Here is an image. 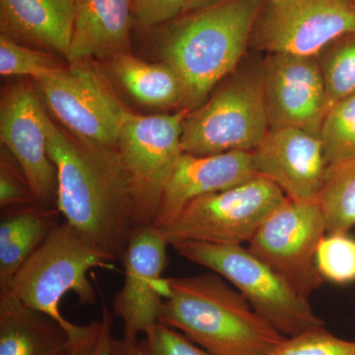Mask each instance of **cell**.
<instances>
[{
  "mask_svg": "<svg viewBox=\"0 0 355 355\" xmlns=\"http://www.w3.org/2000/svg\"><path fill=\"white\" fill-rule=\"evenodd\" d=\"M95 268L116 270L114 261L64 220L21 266L9 291L26 305L55 319L70 336L79 324L62 316L60 301L71 291L79 304H96L97 295L87 277Z\"/></svg>",
  "mask_w": 355,
  "mask_h": 355,
  "instance_id": "4",
  "label": "cell"
},
{
  "mask_svg": "<svg viewBox=\"0 0 355 355\" xmlns=\"http://www.w3.org/2000/svg\"><path fill=\"white\" fill-rule=\"evenodd\" d=\"M163 292L159 323L211 354L266 355L287 338L216 272L163 279Z\"/></svg>",
  "mask_w": 355,
  "mask_h": 355,
  "instance_id": "2",
  "label": "cell"
},
{
  "mask_svg": "<svg viewBox=\"0 0 355 355\" xmlns=\"http://www.w3.org/2000/svg\"><path fill=\"white\" fill-rule=\"evenodd\" d=\"M258 176L252 153L197 156L183 153L166 184L153 226L168 225L196 198L227 190Z\"/></svg>",
  "mask_w": 355,
  "mask_h": 355,
  "instance_id": "16",
  "label": "cell"
},
{
  "mask_svg": "<svg viewBox=\"0 0 355 355\" xmlns=\"http://www.w3.org/2000/svg\"><path fill=\"white\" fill-rule=\"evenodd\" d=\"M46 116L31 87L12 86L1 100L0 139L24 173L36 202L58 209V173L48 153Z\"/></svg>",
  "mask_w": 355,
  "mask_h": 355,
  "instance_id": "14",
  "label": "cell"
},
{
  "mask_svg": "<svg viewBox=\"0 0 355 355\" xmlns=\"http://www.w3.org/2000/svg\"><path fill=\"white\" fill-rule=\"evenodd\" d=\"M355 30V6L347 0H263L251 41L268 53L317 57Z\"/></svg>",
  "mask_w": 355,
  "mask_h": 355,
  "instance_id": "11",
  "label": "cell"
},
{
  "mask_svg": "<svg viewBox=\"0 0 355 355\" xmlns=\"http://www.w3.org/2000/svg\"><path fill=\"white\" fill-rule=\"evenodd\" d=\"M180 256L221 275L279 333L291 338L324 326L307 298L243 245L182 242L173 245Z\"/></svg>",
  "mask_w": 355,
  "mask_h": 355,
  "instance_id": "5",
  "label": "cell"
},
{
  "mask_svg": "<svg viewBox=\"0 0 355 355\" xmlns=\"http://www.w3.org/2000/svg\"><path fill=\"white\" fill-rule=\"evenodd\" d=\"M326 233V220L318 200L288 198L266 219L248 248L299 295L308 299L323 284L316 253Z\"/></svg>",
  "mask_w": 355,
  "mask_h": 355,
  "instance_id": "10",
  "label": "cell"
},
{
  "mask_svg": "<svg viewBox=\"0 0 355 355\" xmlns=\"http://www.w3.org/2000/svg\"><path fill=\"white\" fill-rule=\"evenodd\" d=\"M135 24L132 0H76L69 64L125 53Z\"/></svg>",
  "mask_w": 355,
  "mask_h": 355,
  "instance_id": "17",
  "label": "cell"
},
{
  "mask_svg": "<svg viewBox=\"0 0 355 355\" xmlns=\"http://www.w3.org/2000/svg\"><path fill=\"white\" fill-rule=\"evenodd\" d=\"M270 130L263 71L231 77L202 106L189 112L182 133L183 153L197 156L252 153Z\"/></svg>",
  "mask_w": 355,
  "mask_h": 355,
  "instance_id": "6",
  "label": "cell"
},
{
  "mask_svg": "<svg viewBox=\"0 0 355 355\" xmlns=\"http://www.w3.org/2000/svg\"><path fill=\"white\" fill-rule=\"evenodd\" d=\"M318 202L327 233H347L355 225V158L329 165Z\"/></svg>",
  "mask_w": 355,
  "mask_h": 355,
  "instance_id": "22",
  "label": "cell"
},
{
  "mask_svg": "<svg viewBox=\"0 0 355 355\" xmlns=\"http://www.w3.org/2000/svg\"><path fill=\"white\" fill-rule=\"evenodd\" d=\"M266 355H355V340H343L321 327L287 338Z\"/></svg>",
  "mask_w": 355,
  "mask_h": 355,
  "instance_id": "27",
  "label": "cell"
},
{
  "mask_svg": "<svg viewBox=\"0 0 355 355\" xmlns=\"http://www.w3.org/2000/svg\"><path fill=\"white\" fill-rule=\"evenodd\" d=\"M36 83L46 106L69 132L94 144L118 147L121 128L132 112L86 60L60 67Z\"/></svg>",
  "mask_w": 355,
  "mask_h": 355,
  "instance_id": "9",
  "label": "cell"
},
{
  "mask_svg": "<svg viewBox=\"0 0 355 355\" xmlns=\"http://www.w3.org/2000/svg\"><path fill=\"white\" fill-rule=\"evenodd\" d=\"M58 209L38 203L1 212L0 218V292L10 291L16 273L57 227Z\"/></svg>",
  "mask_w": 355,
  "mask_h": 355,
  "instance_id": "20",
  "label": "cell"
},
{
  "mask_svg": "<svg viewBox=\"0 0 355 355\" xmlns=\"http://www.w3.org/2000/svg\"><path fill=\"white\" fill-rule=\"evenodd\" d=\"M224 0H189L183 14L193 12V11L200 10V9L207 8V7L216 6L219 2Z\"/></svg>",
  "mask_w": 355,
  "mask_h": 355,
  "instance_id": "34",
  "label": "cell"
},
{
  "mask_svg": "<svg viewBox=\"0 0 355 355\" xmlns=\"http://www.w3.org/2000/svg\"><path fill=\"white\" fill-rule=\"evenodd\" d=\"M263 1L224 0L157 27L164 64L183 83L184 110L202 106L216 84L236 69Z\"/></svg>",
  "mask_w": 355,
  "mask_h": 355,
  "instance_id": "3",
  "label": "cell"
},
{
  "mask_svg": "<svg viewBox=\"0 0 355 355\" xmlns=\"http://www.w3.org/2000/svg\"><path fill=\"white\" fill-rule=\"evenodd\" d=\"M137 343H128L121 338L112 340V349L114 355H139L137 354Z\"/></svg>",
  "mask_w": 355,
  "mask_h": 355,
  "instance_id": "33",
  "label": "cell"
},
{
  "mask_svg": "<svg viewBox=\"0 0 355 355\" xmlns=\"http://www.w3.org/2000/svg\"><path fill=\"white\" fill-rule=\"evenodd\" d=\"M261 71L270 130L296 128L319 137L330 102L317 58L268 53Z\"/></svg>",
  "mask_w": 355,
  "mask_h": 355,
  "instance_id": "12",
  "label": "cell"
},
{
  "mask_svg": "<svg viewBox=\"0 0 355 355\" xmlns=\"http://www.w3.org/2000/svg\"><path fill=\"white\" fill-rule=\"evenodd\" d=\"M102 326V319L79 326L78 330L69 336V345L60 355H95Z\"/></svg>",
  "mask_w": 355,
  "mask_h": 355,
  "instance_id": "31",
  "label": "cell"
},
{
  "mask_svg": "<svg viewBox=\"0 0 355 355\" xmlns=\"http://www.w3.org/2000/svg\"><path fill=\"white\" fill-rule=\"evenodd\" d=\"M0 165L1 212L29 207L37 203L24 173L8 151H2Z\"/></svg>",
  "mask_w": 355,
  "mask_h": 355,
  "instance_id": "29",
  "label": "cell"
},
{
  "mask_svg": "<svg viewBox=\"0 0 355 355\" xmlns=\"http://www.w3.org/2000/svg\"><path fill=\"white\" fill-rule=\"evenodd\" d=\"M46 130L49 155L57 168L60 216L110 261H121L139 228L118 149L81 139L49 114Z\"/></svg>",
  "mask_w": 355,
  "mask_h": 355,
  "instance_id": "1",
  "label": "cell"
},
{
  "mask_svg": "<svg viewBox=\"0 0 355 355\" xmlns=\"http://www.w3.org/2000/svg\"><path fill=\"white\" fill-rule=\"evenodd\" d=\"M69 335L55 319L11 291L0 292V355H60Z\"/></svg>",
  "mask_w": 355,
  "mask_h": 355,
  "instance_id": "19",
  "label": "cell"
},
{
  "mask_svg": "<svg viewBox=\"0 0 355 355\" xmlns=\"http://www.w3.org/2000/svg\"><path fill=\"white\" fill-rule=\"evenodd\" d=\"M288 198L263 176L196 198L168 225L158 228L170 246L182 242L242 245Z\"/></svg>",
  "mask_w": 355,
  "mask_h": 355,
  "instance_id": "7",
  "label": "cell"
},
{
  "mask_svg": "<svg viewBox=\"0 0 355 355\" xmlns=\"http://www.w3.org/2000/svg\"><path fill=\"white\" fill-rule=\"evenodd\" d=\"M50 53L22 46L0 35V73L2 76H32L35 80L60 69Z\"/></svg>",
  "mask_w": 355,
  "mask_h": 355,
  "instance_id": "26",
  "label": "cell"
},
{
  "mask_svg": "<svg viewBox=\"0 0 355 355\" xmlns=\"http://www.w3.org/2000/svg\"><path fill=\"white\" fill-rule=\"evenodd\" d=\"M252 160L292 200H318L329 167L320 137L296 128L268 130Z\"/></svg>",
  "mask_w": 355,
  "mask_h": 355,
  "instance_id": "15",
  "label": "cell"
},
{
  "mask_svg": "<svg viewBox=\"0 0 355 355\" xmlns=\"http://www.w3.org/2000/svg\"><path fill=\"white\" fill-rule=\"evenodd\" d=\"M347 2H349V3L354 4L355 6V0H347Z\"/></svg>",
  "mask_w": 355,
  "mask_h": 355,
  "instance_id": "35",
  "label": "cell"
},
{
  "mask_svg": "<svg viewBox=\"0 0 355 355\" xmlns=\"http://www.w3.org/2000/svg\"><path fill=\"white\" fill-rule=\"evenodd\" d=\"M319 137L329 165L355 158V94L331 106Z\"/></svg>",
  "mask_w": 355,
  "mask_h": 355,
  "instance_id": "24",
  "label": "cell"
},
{
  "mask_svg": "<svg viewBox=\"0 0 355 355\" xmlns=\"http://www.w3.org/2000/svg\"><path fill=\"white\" fill-rule=\"evenodd\" d=\"M135 24L154 29L181 16L189 0H132Z\"/></svg>",
  "mask_w": 355,
  "mask_h": 355,
  "instance_id": "30",
  "label": "cell"
},
{
  "mask_svg": "<svg viewBox=\"0 0 355 355\" xmlns=\"http://www.w3.org/2000/svg\"><path fill=\"white\" fill-rule=\"evenodd\" d=\"M137 349L139 355H216L198 347L179 331L161 323L139 338Z\"/></svg>",
  "mask_w": 355,
  "mask_h": 355,
  "instance_id": "28",
  "label": "cell"
},
{
  "mask_svg": "<svg viewBox=\"0 0 355 355\" xmlns=\"http://www.w3.org/2000/svg\"><path fill=\"white\" fill-rule=\"evenodd\" d=\"M317 60L331 106L355 94V30L329 44Z\"/></svg>",
  "mask_w": 355,
  "mask_h": 355,
  "instance_id": "23",
  "label": "cell"
},
{
  "mask_svg": "<svg viewBox=\"0 0 355 355\" xmlns=\"http://www.w3.org/2000/svg\"><path fill=\"white\" fill-rule=\"evenodd\" d=\"M188 110L174 114L141 116L130 113L118 142L132 193L137 227L153 225L166 184L182 148V133Z\"/></svg>",
  "mask_w": 355,
  "mask_h": 355,
  "instance_id": "8",
  "label": "cell"
},
{
  "mask_svg": "<svg viewBox=\"0 0 355 355\" xmlns=\"http://www.w3.org/2000/svg\"><path fill=\"white\" fill-rule=\"evenodd\" d=\"M168 245L157 227L146 226L132 235L121 256L125 282L114 296L113 310L123 322V338L128 343L139 342L160 321Z\"/></svg>",
  "mask_w": 355,
  "mask_h": 355,
  "instance_id": "13",
  "label": "cell"
},
{
  "mask_svg": "<svg viewBox=\"0 0 355 355\" xmlns=\"http://www.w3.org/2000/svg\"><path fill=\"white\" fill-rule=\"evenodd\" d=\"M101 319L103 323L101 336H100L95 355H114L112 349V340H113L112 324H113L114 315L106 306L103 307Z\"/></svg>",
  "mask_w": 355,
  "mask_h": 355,
  "instance_id": "32",
  "label": "cell"
},
{
  "mask_svg": "<svg viewBox=\"0 0 355 355\" xmlns=\"http://www.w3.org/2000/svg\"><path fill=\"white\" fill-rule=\"evenodd\" d=\"M113 60L114 73L137 101L157 108L184 106L183 83L169 65L148 64L125 53Z\"/></svg>",
  "mask_w": 355,
  "mask_h": 355,
  "instance_id": "21",
  "label": "cell"
},
{
  "mask_svg": "<svg viewBox=\"0 0 355 355\" xmlns=\"http://www.w3.org/2000/svg\"><path fill=\"white\" fill-rule=\"evenodd\" d=\"M76 0H0L1 35L67 55Z\"/></svg>",
  "mask_w": 355,
  "mask_h": 355,
  "instance_id": "18",
  "label": "cell"
},
{
  "mask_svg": "<svg viewBox=\"0 0 355 355\" xmlns=\"http://www.w3.org/2000/svg\"><path fill=\"white\" fill-rule=\"evenodd\" d=\"M316 265L321 277L334 284L355 282V239L347 233H327L318 246Z\"/></svg>",
  "mask_w": 355,
  "mask_h": 355,
  "instance_id": "25",
  "label": "cell"
}]
</instances>
